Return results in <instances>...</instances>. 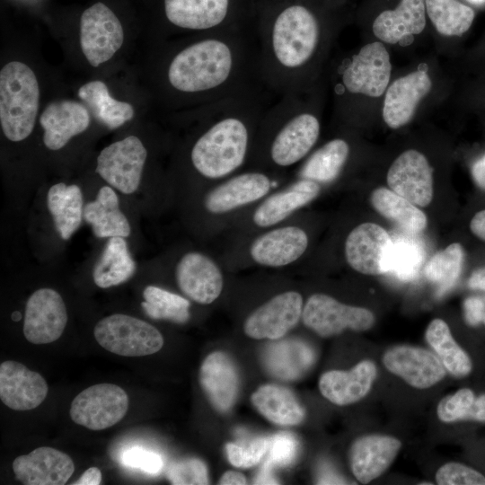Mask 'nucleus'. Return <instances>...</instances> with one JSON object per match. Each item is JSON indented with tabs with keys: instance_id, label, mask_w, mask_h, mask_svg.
Wrapping results in <instances>:
<instances>
[{
	"instance_id": "nucleus-1",
	"label": "nucleus",
	"mask_w": 485,
	"mask_h": 485,
	"mask_svg": "<svg viewBox=\"0 0 485 485\" xmlns=\"http://www.w3.org/2000/svg\"><path fill=\"white\" fill-rule=\"evenodd\" d=\"M145 86L163 113L266 87L254 25L149 43ZM267 88V87H266Z\"/></svg>"
},
{
	"instance_id": "nucleus-2",
	"label": "nucleus",
	"mask_w": 485,
	"mask_h": 485,
	"mask_svg": "<svg viewBox=\"0 0 485 485\" xmlns=\"http://www.w3.org/2000/svg\"><path fill=\"white\" fill-rule=\"evenodd\" d=\"M276 95L266 87L193 109L167 113L188 128L190 169L212 184L247 168L260 122Z\"/></svg>"
},
{
	"instance_id": "nucleus-3",
	"label": "nucleus",
	"mask_w": 485,
	"mask_h": 485,
	"mask_svg": "<svg viewBox=\"0 0 485 485\" xmlns=\"http://www.w3.org/2000/svg\"><path fill=\"white\" fill-rule=\"evenodd\" d=\"M260 11L257 32L263 84L278 96L312 87L326 42L318 15L302 1L282 0Z\"/></svg>"
},
{
	"instance_id": "nucleus-4",
	"label": "nucleus",
	"mask_w": 485,
	"mask_h": 485,
	"mask_svg": "<svg viewBox=\"0 0 485 485\" xmlns=\"http://www.w3.org/2000/svg\"><path fill=\"white\" fill-rule=\"evenodd\" d=\"M313 87L279 96L264 113L247 168L286 173L313 150L321 135Z\"/></svg>"
},
{
	"instance_id": "nucleus-5",
	"label": "nucleus",
	"mask_w": 485,
	"mask_h": 485,
	"mask_svg": "<svg viewBox=\"0 0 485 485\" xmlns=\"http://www.w3.org/2000/svg\"><path fill=\"white\" fill-rule=\"evenodd\" d=\"M134 40L115 12L96 2L81 13L75 36L64 42L71 63L92 77L116 73Z\"/></svg>"
},
{
	"instance_id": "nucleus-6",
	"label": "nucleus",
	"mask_w": 485,
	"mask_h": 485,
	"mask_svg": "<svg viewBox=\"0 0 485 485\" xmlns=\"http://www.w3.org/2000/svg\"><path fill=\"white\" fill-rule=\"evenodd\" d=\"M40 68L22 50L4 49L0 65V128L10 142L26 140L43 106Z\"/></svg>"
},
{
	"instance_id": "nucleus-7",
	"label": "nucleus",
	"mask_w": 485,
	"mask_h": 485,
	"mask_svg": "<svg viewBox=\"0 0 485 485\" xmlns=\"http://www.w3.org/2000/svg\"><path fill=\"white\" fill-rule=\"evenodd\" d=\"M255 0H162L163 24L149 43L256 23Z\"/></svg>"
},
{
	"instance_id": "nucleus-8",
	"label": "nucleus",
	"mask_w": 485,
	"mask_h": 485,
	"mask_svg": "<svg viewBox=\"0 0 485 485\" xmlns=\"http://www.w3.org/2000/svg\"><path fill=\"white\" fill-rule=\"evenodd\" d=\"M284 173L246 168L210 186L202 198L205 212L220 225L233 224L243 213L268 196L279 184Z\"/></svg>"
},
{
	"instance_id": "nucleus-9",
	"label": "nucleus",
	"mask_w": 485,
	"mask_h": 485,
	"mask_svg": "<svg viewBox=\"0 0 485 485\" xmlns=\"http://www.w3.org/2000/svg\"><path fill=\"white\" fill-rule=\"evenodd\" d=\"M310 243L305 228L290 219L253 234L240 243V252L247 266L283 269L296 263Z\"/></svg>"
},
{
	"instance_id": "nucleus-10",
	"label": "nucleus",
	"mask_w": 485,
	"mask_h": 485,
	"mask_svg": "<svg viewBox=\"0 0 485 485\" xmlns=\"http://www.w3.org/2000/svg\"><path fill=\"white\" fill-rule=\"evenodd\" d=\"M322 185L314 181L297 178L255 204L237 220L242 224L244 237L276 226L294 216L321 193Z\"/></svg>"
},
{
	"instance_id": "nucleus-11",
	"label": "nucleus",
	"mask_w": 485,
	"mask_h": 485,
	"mask_svg": "<svg viewBox=\"0 0 485 485\" xmlns=\"http://www.w3.org/2000/svg\"><path fill=\"white\" fill-rule=\"evenodd\" d=\"M390 55L381 41L364 45L339 70L338 86L341 94L381 97L390 82Z\"/></svg>"
},
{
	"instance_id": "nucleus-12",
	"label": "nucleus",
	"mask_w": 485,
	"mask_h": 485,
	"mask_svg": "<svg viewBox=\"0 0 485 485\" xmlns=\"http://www.w3.org/2000/svg\"><path fill=\"white\" fill-rule=\"evenodd\" d=\"M96 341L106 350L123 357H144L158 352L163 345L161 332L138 318L115 313L94 327Z\"/></svg>"
},
{
	"instance_id": "nucleus-13",
	"label": "nucleus",
	"mask_w": 485,
	"mask_h": 485,
	"mask_svg": "<svg viewBox=\"0 0 485 485\" xmlns=\"http://www.w3.org/2000/svg\"><path fill=\"white\" fill-rule=\"evenodd\" d=\"M147 158L148 149L143 140L128 135L101 149L95 172L111 187L131 194L141 182Z\"/></svg>"
},
{
	"instance_id": "nucleus-14",
	"label": "nucleus",
	"mask_w": 485,
	"mask_h": 485,
	"mask_svg": "<svg viewBox=\"0 0 485 485\" xmlns=\"http://www.w3.org/2000/svg\"><path fill=\"white\" fill-rule=\"evenodd\" d=\"M111 76L89 77L77 86L75 95L90 109L99 125L115 130L137 118L140 104L123 90L118 92Z\"/></svg>"
},
{
	"instance_id": "nucleus-15",
	"label": "nucleus",
	"mask_w": 485,
	"mask_h": 485,
	"mask_svg": "<svg viewBox=\"0 0 485 485\" xmlns=\"http://www.w3.org/2000/svg\"><path fill=\"white\" fill-rule=\"evenodd\" d=\"M93 122L97 123L92 111L75 95H59L43 103L38 125L42 130L44 146L55 152L85 133Z\"/></svg>"
},
{
	"instance_id": "nucleus-16",
	"label": "nucleus",
	"mask_w": 485,
	"mask_h": 485,
	"mask_svg": "<svg viewBox=\"0 0 485 485\" xmlns=\"http://www.w3.org/2000/svg\"><path fill=\"white\" fill-rule=\"evenodd\" d=\"M128 408L127 392L113 384L87 387L73 400L69 414L72 420L91 430H103L119 422Z\"/></svg>"
},
{
	"instance_id": "nucleus-17",
	"label": "nucleus",
	"mask_w": 485,
	"mask_h": 485,
	"mask_svg": "<svg viewBox=\"0 0 485 485\" xmlns=\"http://www.w3.org/2000/svg\"><path fill=\"white\" fill-rule=\"evenodd\" d=\"M304 324L322 337H331L347 329L362 331L375 323L371 311L348 305L325 294L312 295L304 304Z\"/></svg>"
},
{
	"instance_id": "nucleus-18",
	"label": "nucleus",
	"mask_w": 485,
	"mask_h": 485,
	"mask_svg": "<svg viewBox=\"0 0 485 485\" xmlns=\"http://www.w3.org/2000/svg\"><path fill=\"white\" fill-rule=\"evenodd\" d=\"M393 242L380 225L366 222L353 228L345 240L344 255L348 266L364 275L390 271Z\"/></svg>"
},
{
	"instance_id": "nucleus-19",
	"label": "nucleus",
	"mask_w": 485,
	"mask_h": 485,
	"mask_svg": "<svg viewBox=\"0 0 485 485\" xmlns=\"http://www.w3.org/2000/svg\"><path fill=\"white\" fill-rule=\"evenodd\" d=\"M304 304L303 296L297 291L277 294L247 316L243 331L255 340H279L302 319Z\"/></svg>"
},
{
	"instance_id": "nucleus-20",
	"label": "nucleus",
	"mask_w": 485,
	"mask_h": 485,
	"mask_svg": "<svg viewBox=\"0 0 485 485\" xmlns=\"http://www.w3.org/2000/svg\"><path fill=\"white\" fill-rule=\"evenodd\" d=\"M220 262L198 251L184 253L174 269L176 283L188 298L199 304H210L222 294L225 277Z\"/></svg>"
},
{
	"instance_id": "nucleus-21",
	"label": "nucleus",
	"mask_w": 485,
	"mask_h": 485,
	"mask_svg": "<svg viewBox=\"0 0 485 485\" xmlns=\"http://www.w3.org/2000/svg\"><path fill=\"white\" fill-rule=\"evenodd\" d=\"M67 323L66 307L61 295L52 288H40L29 297L25 306L23 334L32 344H48L58 340Z\"/></svg>"
},
{
	"instance_id": "nucleus-22",
	"label": "nucleus",
	"mask_w": 485,
	"mask_h": 485,
	"mask_svg": "<svg viewBox=\"0 0 485 485\" xmlns=\"http://www.w3.org/2000/svg\"><path fill=\"white\" fill-rule=\"evenodd\" d=\"M386 181L392 191L417 207H427L432 201V168L426 156L417 150L401 153L390 166Z\"/></svg>"
},
{
	"instance_id": "nucleus-23",
	"label": "nucleus",
	"mask_w": 485,
	"mask_h": 485,
	"mask_svg": "<svg viewBox=\"0 0 485 485\" xmlns=\"http://www.w3.org/2000/svg\"><path fill=\"white\" fill-rule=\"evenodd\" d=\"M16 479L25 485H63L75 472V463L64 452L40 446L13 462Z\"/></svg>"
},
{
	"instance_id": "nucleus-24",
	"label": "nucleus",
	"mask_w": 485,
	"mask_h": 485,
	"mask_svg": "<svg viewBox=\"0 0 485 485\" xmlns=\"http://www.w3.org/2000/svg\"><path fill=\"white\" fill-rule=\"evenodd\" d=\"M385 367L415 388H428L445 375V366L433 353L420 348L397 346L383 357Z\"/></svg>"
},
{
	"instance_id": "nucleus-25",
	"label": "nucleus",
	"mask_w": 485,
	"mask_h": 485,
	"mask_svg": "<svg viewBox=\"0 0 485 485\" xmlns=\"http://www.w3.org/2000/svg\"><path fill=\"white\" fill-rule=\"evenodd\" d=\"M432 81L419 69L401 76L386 89L383 119L393 129L405 126L413 118L420 101L430 92Z\"/></svg>"
},
{
	"instance_id": "nucleus-26",
	"label": "nucleus",
	"mask_w": 485,
	"mask_h": 485,
	"mask_svg": "<svg viewBox=\"0 0 485 485\" xmlns=\"http://www.w3.org/2000/svg\"><path fill=\"white\" fill-rule=\"evenodd\" d=\"M46 380L24 365L6 360L0 365V399L13 410L37 408L47 397Z\"/></svg>"
},
{
	"instance_id": "nucleus-27",
	"label": "nucleus",
	"mask_w": 485,
	"mask_h": 485,
	"mask_svg": "<svg viewBox=\"0 0 485 485\" xmlns=\"http://www.w3.org/2000/svg\"><path fill=\"white\" fill-rule=\"evenodd\" d=\"M199 384L212 406L220 412L234 405L239 390V375L231 357L222 351L209 354L199 369Z\"/></svg>"
},
{
	"instance_id": "nucleus-28",
	"label": "nucleus",
	"mask_w": 485,
	"mask_h": 485,
	"mask_svg": "<svg viewBox=\"0 0 485 485\" xmlns=\"http://www.w3.org/2000/svg\"><path fill=\"white\" fill-rule=\"evenodd\" d=\"M401 442L392 436L371 435L358 438L350 449V466L354 476L368 483L383 474L394 461Z\"/></svg>"
},
{
	"instance_id": "nucleus-29",
	"label": "nucleus",
	"mask_w": 485,
	"mask_h": 485,
	"mask_svg": "<svg viewBox=\"0 0 485 485\" xmlns=\"http://www.w3.org/2000/svg\"><path fill=\"white\" fill-rule=\"evenodd\" d=\"M376 376V367L369 360H364L351 370H331L324 373L319 381L322 394L337 405L354 403L369 392Z\"/></svg>"
},
{
	"instance_id": "nucleus-30",
	"label": "nucleus",
	"mask_w": 485,
	"mask_h": 485,
	"mask_svg": "<svg viewBox=\"0 0 485 485\" xmlns=\"http://www.w3.org/2000/svg\"><path fill=\"white\" fill-rule=\"evenodd\" d=\"M426 26L425 0H401L395 9L382 12L373 22L375 36L389 44L419 34Z\"/></svg>"
},
{
	"instance_id": "nucleus-31",
	"label": "nucleus",
	"mask_w": 485,
	"mask_h": 485,
	"mask_svg": "<svg viewBox=\"0 0 485 485\" xmlns=\"http://www.w3.org/2000/svg\"><path fill=\"white\" fill-rule=\"evenodd\" d=\"M351 148L342 137H335L313 150L300 164L297 178L314 181L321 185L334 181L343 172Z\"/></svg>"
},
{
	"instance_id": "nucleus-32",
	"label": "nucleus",
	"mask_w": 485,
	"mask_h": 485,
	"mask_svg": "<svg viewBox=\"0 0 485 485\" xmlns=\"http://www.w3.org/2000/svg\"><path fill=\"white\" fill-rule=\"evenodd\" d=\"M83 216L99 238L130 234L128 220L120 211L119 198L110 186L101 187L95 200L84 206Z\"/></svg>"
},
{
	"instance_id": "nucleus-33",
	"label": "nucleus",
	"mask_w": 485,
	"mask_h": 485,
	"mask_svg": "<svg viewBox=\"0 0 485 485\" xmlns=\"http://www.w3.org/2000/svg\"><path fill=\"white\" fill-rule=\"evenodd\" d=\"M263 363L269 373L279 379L294 380L313 365L314 354L305 343L297 340H281L268 346Z\"/></svg>"
},
{
	"instance_id": "nucleus-34",
	"label": "nucleus",
	"mask_w": 485,
	"mask_h": 485,
	"mask_svg": "<svg viewBox=\"0 0 485 485\" xmlns=\"http://www.w3.org/2000/svg\"><path fill=\"white\" fill-rule=\"evenodd\" d=\"M251 402L268 420L280 426H295L304 419V410L288 389L264 384L251 395Z\"/></svg>"
},
{
	"instance_id": "nucleus-35",
	"label": "nucleus",
	"mask_w": 485,
	"mask_h": 485,
	"mask_svg": "<svg viewBox=\"0 0 485 485\" xmlns=\"http://www.w3.org/2000/svg\"><path fill=\"white\" fill-rule=\"evenodd\" d=\"M370 203L378 214L408 234H419L427 227L425 213L391 189L381 187L374 190Z\"/></svg>"
},
{
	"instance_id": "nucleus-36",
	"label": "nucleus",
	"mask_w": 485,
	"mask_h": 485,
	"mask_svg": "<svg viewBox=\"0 0 485 485\" xmlns=\"http://www.w3.org/2000/svg\"><path fill=\"white\" fill-rule=\"evenodd\" d=\"M47 206L55 227L63 240H68L81 225L83 195L80 188L64 182L54 184L47 195Z\"/></svg>"
},
{
	"instance_id": "nucleus-37",
	"label": "nucleus",
	"mask_w": 485,
	"mask_h": 485,
	"mask_svg": "<svg viewBox=\"0 0 485 485\" xmlns=\"http://www.w3.org/2000/svg\"><path fill=\"white\" fill-rule=\"evenodd\" d=\"M132 259L124 237H110L93 270L95 285L109 288L128 280L135 273Z\"/></svg>"
},
{
	"instance_id": "nucleus-38",
	"label": "nucleus",
	"mask_w": 485,
	"mask_h": 485,
	"mask_svg": "<svg viewBox=\"0 0 485 485\" xmlns=\"http://www.w3.org/2000/svg\"><path fill=\"white\" fill-rule=\"evenodd\" d=\"M426 340L452 375L464 376L471 372L470 357L455 342L445 322L433 320L427 328Z\"/></svg>"
},
{
	"instance_id": "nucleus-39",
	"label": "nucleus",
	"mask_w": 485,
	"mask_h": 485,
	"mask_svg": "<svg viewBox=\"0 0 485 485\" xmlns=\"http://www.w3.org/2000/svg\"><path fill=\"white\" fill-rule=\"evenodd\" d=\"M426 13L438 33L462 36L472 26L474 11L457 0H425Z\"/></svg>"
},
{
	"instance_id": "nucleus-40",
	"label": "nucleus",
	"mask_w": 485,
	"mask_h": 485,
	"mask_svg": "<svg viewBox=\"0 0 485 485\" xmlns=\"http://www.w3.org/2000/svg\"><path fill=\"white\" fill-rule=\"evenodd\" d=\"M464 256L463 246L454 242L433 255L425 266V276L436 287L439 295L451 289L459 279Z\"/></svg>"
},
{
	"instance_id": "nucleus-41",
	"label": "nucleus",
	"mask_w": 485,
	"mask_h": 485,
	"mask_svg": "<svg viewBox=\"0 0 485 485\" xmlns=\"http://www.w3.org/2000/svg\"><path fill=\"white\" fill-rule=\"evenodd\" d=\"M141 306L152 319L169 320L184 323L190 319V301L177 294L155 286H147L143 291Z\"/></svg>"
},
{
	"instance_id": "nucleus-42",
	"label": "nucleus",
	"mask_w": 485,
	"mask_h": 485,
	"mask_svg": "<svg viewBox=\"0 0 485 485\" xmlns=\"http://www.w3.org/2000/svg\"><path fill=\"white\" fill-rule=\"evenodd\" d=\"M423 261V251L413 241L399 240L393 242L392 263L389 272L401 280L413 279Z\"/></svg>"
},
{
	"instance_id": "nucleus-43",
	"label": "nucleus",
	"mask_w": 485,
	"mask_h": 485,
	"mask_svg": "<svg viewBox=\"0 0 485 485\" xmlns=\"http://www.w3.org/2000/svg\"><path fill=\"white\" fill-rule=\"evenodd\" d=\"M269 437H256L245 444L227 443L226 455L235 467L250 468L259 463L266 455Z\"/></svg>"
},
{
	"instance_id": "nucleus-44",
	"label": "nucleus",
	"mask_w": 485,
	"mask_h": 485,
	"mask_svg": "<svg viewBox=\"0 0 485 485\" xmlns=\"http://www.w3.org/2000/svg\"><path fill=\"white\" fill-rule=\"evenodd\" d=\"M166 476L174 485L208 484L207 466L196 458L172 463L168 467Z\"/></svg>"
},
{
	"instance_id": "nucleus-45",
	"label": "nucleus",
	"mask_w": 485,
	"mask_h": 485,
	"mask_svg": "<svg viewBox=\"0 0 485 485\" xmlns=\"http://www.w3.org/2000/svg\"><path fill=\"white\" fill-rule=\"evenodd\" d=\"M475 400L474 393L468 388L457 391L445 397L437 406V416L443 422H453L467 419L468 413Z\"/></svg>"
},
{
	"instance_id": "nucleus-46",
	"label": "nucleus",
	"mask_w": 485,
	"mask_h": 485,
	"mask_svg": "<svg viewBox=\"0 0 485 485\" xmlns=\"http://www.w3.org/2000/svg\"><path fill=\"white\" fill-rule=\"evenodd\" d=\"M298 442L290 433H278L269 437V448L265 462L272 466L290 465L296 457Z\"/></svg>"
},
{
	"instance_id": "nucleus-47",
	"label": "nucleus",
	"mask_w": 485,
	"mask_h": 485,
	"mask_svg": "<svg viewBox=\"0 0 485 485\" xmlns=\"http://www.w3.org/2000/svg\"><path fill=\"white\" fill-rule=\"evenodd\" d=\"M436 480L440 485H485V477L481 472L457 463L442 466Z\"/></svg>"
},
{
	"instance_id": "nucleus-48",
	"label": "nucleus",
	"mask_w": 485,
	"mask_h": 485,
	"mask_svg": "<svg viewBox=\"0 0 485 485\" xmlns=\"http://www.w3.org/2000/svg\"><path fill=\"white\" fill-rule=\"evenodd\" d=\"M120 462L125 466L138 469L153 475L158 474L163 467L161 454L140 446L126 450L121 455Z\"/></svg>"
},
{
	"instance_id": "nucleus-49",
	"label": "nucleus",
	"mask_w": 485,
	"mask_h": 485,
	"mask_svg": "<svg viewBox=\"0 0 485 485\" xmlns=\"http://www.w3.org/2000/svg\"><path fill=\"white\" fill-rule=\"evenodd\" d=\"M485 303L483 297L470 296L463 303L464 318L468 324L476 326L482 322Z\"/></svg>"
},
{
	"instance_id": "nucleus-50",
	"label": "nucleus",
	"mask_w": 485,
	"mask_h": 485,
	"mask_svg": "<svg viewBox=\"0 0 485 485\" xmlns=\"http://www.w3.org/2000/svg\"><path fill=\"white\" fill-rule=\"evenodd\" d=\"M470 231L479 240L485 242V208L476 212L469 224Z\"/></svg>"
},
{
	"instance_id": "nucleus-51",
	"label": "nucleus",
	"mask_w": 485,
	"mask_h": 485,
	"mask_svg": "<svg viewBox=\"0 0 485 485\" xmlns=\"http://www.w3.org/2000/svg\"><path fill=\"white\" fill-rule=\"evenodd\" d=\"M101 481V472L97 467H90L84 471L74 485H99Z\"/></svg>"
},
{
	"instance_id": "nucleus-52",
	"label": "nucleus",
	"mask_w": 485,
	"mask_h": 485,
	"mask_svg": "<svg viewBox=\"0 0 485 485\" xmlns=\"http://www.w3.org/2000/svg\"><path fill=\"white\" fill-rule=\"evenodd\" d=\"M272 468L271 464L264 462L254 478V484H278V481L272 474Z\"/></svg>"
},
{
	"instance_id": "nucleus-53",
	"label": "nucleus",
	"mask_w": 485,
	"mask_h": 485,
	"mask_svg": "<svg viewBox=\"0 0 485 485\" xmlns=\"http://www.w3.org/2000/svg\"><path fill=\"white\" fill-rule=\"evenodd\" d=\"M467 419L485 421V394L475 398Z\"/></svg>"
},
{
	"instance_id": "nucleus-54",
	"label": "nucleus",
	"mask_w": 485,
	"mask_h": 485,
	"mask_svg": "<svg viewBox=\"0 0 485 485\" xmlns=\"http://www.w3.org/2000/svg\"><path fill=\"white\" fill-rule=\"evenodd\" d=\"M318 484H342L346 483L339 475L328 467L322 468L318 476Z\"/></svg>"
},
{
	"instance_id": "nucleus-55",
	"label": "nucleus",
	"mask_w": 485,
	"mask_h": 485,
	"mask_svg": "<svg viewBox=\"0 0 485 485\" xmlns=\"http://www.w3.org/2000/svg\"><path fill=\"white\" fill-rule=\"evenodd\" d=\"M468 286L472 289L485 290V267L479 268L472 273Z\"/></svg>"
},
{
	"instance_id": "nucleus-56",
	"label": "nucleus",
	"mask_w": 485,
	"mask_h": 485,
	"mask_svg": "<svg viewBox=\"0 0 485 485\" xmlns=\"http://www.w3.org/2000/svg\"><path fill=\"white\" fill-rule=\"evenodd\" d=\"M246 483L245 477L242 473L234 471L225 472L219 480V484L221 485H241Z\"/></svg>"
},
{
	"instance_id": "nucleus-57",
	"label": "nucleus",
	"mask_w": 485,
	"mask_h": 485,
	"mask_svg": "<svg viewBox=\"0 0 485 485\" xmlns=\"http://www.w3.org/2000/svg\"><path fill=\"white\" fill-rule=\"evenodd\" d=\"M472 172L476 183L485 190V168L480 159L473 163Z\"/></svg>"
},
{
	"instance_id": "nucleus-58",
	"label": "nucleus",
	"mask_w": 485,
	"mask_h": 485,
	"mask_svg": "<svg viewBox=\"0 0 485 485\" xmlns=\"http://www.w3.org/2000/svg\"><path fill=\"white\" fill-rule=\"evenodd\" d=\"M481 162L482 163L484 168H485V154H483V156L481 158H480Z\"/></svg>"
},
{
	"instance_id": "nucleus-59",
	"label": "nucleus",
	"mask_w": 485,
	"mask_h": 485,
	"mask_svg": "<svg viewBox=\"0 0 485 485\" xmlns=\"http://www.w3.org/2000/svg\"><path fill=\"white\" fill-rule=\"evenodd\" d=\"M470 1L474 2V3H481V2H483L485 0H470Z\"/></svg>"
},
{
	"instance_id": "nucleus-60",
	"label": "nucleus",
	"mask_w": 485,
	"mask_h": 485,
	"mask_svg": "<svg viewBox=\"0 0 485 485\" xmlns=\"http://www.w3.org/2000/svg\"><path fill=\"white\" fill-rule=\"evenodd\" d=\"M483 299H484V303H485V296L483 297ZM482 322L485 324V309H484V315H483V321H482Z\"/></svg>"
},
{
	"instance_id": "nucleus-61",
	"label": "nucleus",
	"mask_w": 485,
	"mask_h": 485,
	"mask_svg": "<svg viewBox=\"0 0 485 485\" xmlns=\"http://www.w3.org/2000/svg\"><path fill=\"white\" fill-rule=\"evenodd\" d=\"M290 1H303V0H290Z\"/></svg>"
}]
</instances>
